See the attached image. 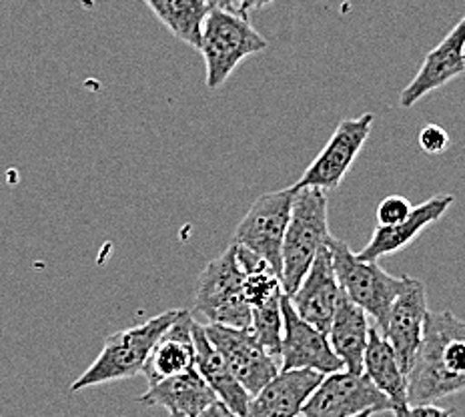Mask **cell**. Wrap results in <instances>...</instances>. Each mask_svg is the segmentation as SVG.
<instances>
[{
  "label": "cell",
  "instance_id": "1",
  "mask_svg": "<svg viewBox=\"0 0 465 417\" xmlns=\"http://www.w3.org/2000/svg\"><path fill=\"white\" fill-rule=\"evenodd\" d=\"M465 392V322L428 312L421 343L407 373V403H433Z\"/></svg>",
  "mask_w": 465,
  "mask_h": 417
},
{
  "label": "cell",
  "instance_id": "2",
  "mask_svg": "<svg viewBox=\"0 0 465 417\" xmlns=\"http://www.w3.org/2000/svg\"><path fill=\"white\" fill-rule=\"evenodd\" d=\"M183 312L185 309H169V312L147 319L144 323L123 329V332L106 337L101 353L89 365V370L73 382L71 392H81L86 390V387H96L111 382L131 380V377L139 375L153 345L177 322Z\"/></svg>",
  "mask_w": 465,
  "mask_h": 417
},
{
  "label": "cell",
  "instance_id": "3",
  "mask_svg": "<svg viewBox=\"0 0 465 417\" xmlns=\"http://www.w3.org/2000/svg\"><path fill=\"white\" fill-rule=\"evenodd\" d=\"M329 235L327 191L297 189L281 249V287L291 297Z\"/></svg>",
  "mask_w": 465,
  "mask_h": 417
},
{
  "label": "cell",
  "instance_id": "4",
  "mask_svg": "<svg viewBox=\"0 0 465 417\" xmlns=\"http://www.w3.org/2000/svg\"><path fill=\"white\" fill-rule=\"evenodd\" d=\"M265 48L267 41L251 26L247 16L211 8L203 21L199 43V51L207 66L205 83L209 89L215 91L225 84L247 56L263 53Z\"/></svg>",
  "mask_w": 465,
  "mask_h": 417
},
{
  "label": "cell",
  "instance_id": "5",
  "mask_svg": "<svg viewBox=\"0 0 465 417\" xmlns=\"http://www.w3.org/2000/svg\"><path fill=\"white\" fill-rule=\"evenodd\" d=\"M243 277L245 273L239 265L237 247L232 243L225 253L209 261L203 269L191 313L211 325L249 329L251 307L243 297Z\"/></svg>",
  "mask_w": 465,
  "mask_h": 417
},
{
  "label": "cell",
  "instance_id": "6",
  "mask_svg": "<svg viewBox=\"0 0 465 417\" xmlns=\"http://www.w3.org/2000/svg\"><path fill=\"white\" fill-rule=\"evenodd\" d=\"M327 247L331 251L333 269L341 287V293L360 305L373 319V325L383 333L391 303L403 287V275L393 277L377 261L357 259L345 241L329 237Z\"/></svg>",
  "mask_w": 465,
  "mask_h": 417
},
{
  "label": "cell",
  "instance_id": "7",
  "mask_svg": "<svg viewBox=\"0 0 465 417\" xmlns=\"http://www.w3.org/2000/svg\"><path fill=\"white\" fill-rule=\"evenodd\" d=\"M295 193L297 189L291 185L255 199L232 235V243L263 259L277 277H281V249Z\"/></svg>",
  "mask_w": 465,
  "mask_h": 417
},
{
  "label": "cell",
  "instance_id": "8",
  "mask_svg": "<svg viewBox=\"0 0 465 417\" xmlns=\"http://www.w3.org/2000/svg\"><path fill=\"white\" fill-rule=\"evenodd\" d=\"M391 412V403L365 373L335 372L325 375L309 395L303 417H353L357 413Z\"/></svg>",
  "mask_w": 465,
  "mask_h": 417
},
{
  "label": "cell",
  "instance_id": "9",
  "mask_svg": "<svg viewBox=\"0 0 465 417\" xmlns=\"http://www.w3.org/2000/svg\"><path fill=\"white\" fill-rule=\"evenodd\" d=\"M211 345L229 365L235 380L253 397L281 372L275 355L261 345L251 329H235L225 325H203Z\"/></svg>",
  "mask_w": 465,
  "mask_h": 417
},
{
  "label": "cell",
  "instance_id": "10",
  "mask_svg": "<svg viewBox=\"0 0 465 417\" xmlns=\"http://www.w3.org/2000/svg\"><path fill=\"white\" fill-rule=\"evenodd\" d=\"M371 124V113L339 123L323 151L317 154L315 161L309 164L293 187L333 191L341 185V181L345 179L349 169H351L357 154L363 149L365 141L370 139Z\"/></svg>",
  "mask_w": 465,
  "mask_h": 417
},
{
  "label": "cell",
  "instance_id": "11",
  "mask_svg": "<svg viewBox=\"0 0 465 417\" xmlns=\"http://www.w3.org/2000/svg\"><path fill=\"white\" fill-rule=\"evenodd\" d=\"M281 315H283V337H281V372L312 370L322 375L343 372V362L339 360L329 345L325 333L303 322L291 305L289 297H281Z\"/></svg>",
  "mask_w": 465,
  "mask_h": 417
},
{
  "label": "cell",
  "instance_id": "12",
  "mask_svg": "<svg viewBox=\"0 0 465 417\" xmlns=\"http://www.w3.org/2000/svg\"><path fill=\"white\" fill-rule=\"evenodd\" d=\"M428 312L430 309L425 285L420 279L403 275V287L391 303L385 332L381 335L395 352L405 377L410 373L415 352H418L421 343L425 315H428Z\"/></svg>",
  "mask_w": 465,
  "mask_h": 417
},
{
  "label": "cell",
  "instance_id": "13",
  "mask_svg": "<svg viewBox=\"0 0 465 417\" xmlns=\"http://www.w3.org/2000/svg\"><path fill=\"white\" fill-rule=\"evenodd\" d=\"M339 297H341V287H339L333 269L331 251H329L325 243L319 249L312 267H309L295 293L289 297V302L303 322L327 335L333 322Z\"/></svg>",
  "mask_w": 465,
  "mask_h": 417
},
{
  "label": "cell",
  "instance_id": "14",
  "mask_svg": "<svg viewBox=\"0 0 465 417\" xmlns=\"http://www.w3.org/2000/svg\"><path fill=\"white\" fill-rule=\"evenodd\" d=\"M461 74H465V16L425 56L418 74L401 91L400 104L403 109H411L425 94L441 89V86L458 79Z\"/></svg>",
  "mask_w": 465,
  "mask_h": 417
},
{
  "label": "cell",
  "instance_id": "15",
  "mask_svg": "<svg viewBox=\"0 0 465 417\" xmlns=\"http://www.w3.org/2000/svg\"><path fill=\"white\" fill-rule=\"evenodd\" d=\"M325 375L312 370L279 372L249 400L243 417H297Z\"/></svg>",
  "mask_w": 465,
  "mask_h": 417
},
{
  "label": "cell",
  "instance_id": "16",
  "mask_svg": "<svg viewBox=\"0 0 465 417\" xmlns=\"http://www.w3.org/2000/svg\"><path fill=\"white\" fill-rule=\"evenodd\" d=\"M453 205V195H435L428 199L421 205L413 207L410 217H407L400 225H391V227H383L380 225L360 253H355L357 259L361 261H377L385 255L397 253V251L405 249L410 243H413L415 239L420 237V233L423 229H428L433 223H438L445 211Z\"/></svg>",
  "mask_w": 465,
  "mask_h": 417
},
{
  "label": "cell",
  "instance_id": "17",
  "mask_svg": "<svg viewBox=\"0 0 465 417\" xmlns=\"http://www.w3.org/2000/svg\"><path fill=\"white\" fill-rule=\"evenodd\" d=\"M143 405H159L171 413V417H197L211 403L217 402L207 382L203 380L197 367L167 377L137 397Z\"/></svg>",
  "mask_w": 465,
  "mask_h": 417
},
{
  "label": "cell",
  "instance_id": "18",
  "mask_svg": "<svg viewBox=\"0 0 465 417\" xmlns=\"http://www.w3.org/2000/svg\"><path fill=\"white\" fill-rule=\"evenodd\" d=\"M193 322L195 317L185 309L183 315L163 333L153 345L147 362L143 365V375L147 383L154 385L167 377L183 373L195 367V345H193Z\"/></svg>",
  "mask_w": 465,
  "mask_h": 417
},
{
  "label": "cell",
  "instance_id": "19",
  "mask_svg": "<svg viewBox=\"0 0 465 417\" xmlns=\"http://www.w3.org/2000/svg\"><path fill=\"white\" fill-rule=\"evenodd\" d=\"M191 333H193V345H195L197 372L201 373L203 380L207 382V385L211 387L213 393L217 395V400L221 403H225L237 417H243L247 412L251 395L243 390V385L235 380V375L231 373L229 365L219 355L217 349L211 345L203 323L193 322Z\"/></svg>",
  "mask_w": 465,
  "mask_h": 417
},
{
  "label": "cell",
  "instance_id": "20",
  "mask_svg": "<svg viewBox=\"0 0 465 417\" xmlns=\"http://www.w3.org/2000/svg\"><path fill=\"white\" fill-rule=\"evenodd\" d=\"M370 315L341 293L327 339L335 355L343 362L345 372L363 373V355L367 342H370Z\"/></svg>",
  "mask_w": 465,
  "mask_h": 417
},
{
  "label": "cell",
  "instance_id": "21",
  "mask_svg": "<svg viewBox=\"0 0 465 417\" xmlns=\"http://www.w3.org/2000/svg\"><path fill=\"white\" fill-rule=\"evenodd\" d=\"M363 373L391 403V412L401 413L407 405V377L401 372L391 345L375 325L370 327V342L363 355Z\"/></svg>",
  "mask_w": 465,
  "mask_h": 417
},
{
  "label": "cell",
  "instance_id": "22",
  "mask_svg": "<svg viewBox=\"0 0 465 417\" xmlns=\"http://www.w3.org/2000/svg\"><path fill=\"white\" fill-rule=\"evenodd\" d=\"M144 3L173 36L199 48L203 21L211 11L205 0H144Z\"/></svg>",
  "mask_w": 465,
  "mask_h": 417
},
{
  "label": "cell",
  "instance_id": "23",
  "mask_svg": "<svg viewBox=\"0 0 465 417\" xmlns=\"http://www.w3.org/2000/svg\"><path fill=\"white\" fill-rule=\"evenodd\" d=\"M285 295V293H283ZM281 295V297H283ZM281 297L261 307L251 309V333L271 355H279L281 337H283V315H281Z\"/></svg>",
  "mask_w": 465,
  "mask_h": 417
},
{
  "label": "cell",
  "instance_id": "24",
  "mask_svg": "<svg viewBox=\"0 0 465 417\" xmlns=\"http://www.w3.org/2000/svg\"><path fill=\"white\" fill-rule=\"evenodd\" d=\"M411 203L405 197L400 195H390L385 197L380 207H377V223L383 227H391V225H400L411 213Z\"/></svg>",
  "mask_w": 465,
  "mask_h": 417
},
{
  "label": "cell",
  "instance_id": "25",
  "mask_svg": "<svg viewBox=\"0 0 465 417\" xmlns=\"http://www.w3.org/2000/svg\"><path fill=\"white\" fill-rule=\"evenodd\" d=\"M420 147L428 154H441L450 149V134L440 124H425L420 133Z\"/></svg>",
  "mask_w": 465,
  "mask_h": 417
},
{
  "label": "cell",
  "instance_id": "26",
  "mask_svg": "<svg viewBox=\"0 0 465 417\" xmlns=\"http://www.w3.org/2000/svg\"><path fill=\"white\" fill-rule=\"evenodd\" d=\"M395 417H455V412L435 403H415L407 405L405 410L401 413H397Z\"/></svg>",
  "mask_w": 465,
  "mask_h": 417
},
{
  "label": "cell",
  "instance_id": "27",
  "mask_svg": "<svg viewBox=\"0 0 465 417\" xmlns=\"http://www.w3.org/2000/svg\"><path fill=\"white\" fill-rule=\"evenodd\" d=\"M205 3L209 5V8H221V11H231L247 16L243 8H241V0H205Z\"/></svg>",
  "mask_w": 465,
  "mask_h": 417
},
{
  "label": "cell",
  "instance_id": "28",
  "mask_svg": "<svg viewBox=\"0 0 465 417\" xmlns=\"http://www.w3.org/2000/svg\"><path fill=\"white\" fill-rule=\"evenodd\" d=\"M197 417H237L232 413L225 403H221L219 400L215 403H211L205 412H201Z\"/></svg>",
  "mask_w": 465,
  "mask_h": 417
},
{
  "label": "cell",
  "instance_id": "29",
  "mask_svg": "<svg viewBox=\"0 0 465 417\" xmlns=\"http://www.w3.org/2000/svg\"><path fill=\"white\" fill-rule=\"evenodd\" d=\"M273 3L275 0H241V8H243L245 15H249L251 11H261V8H265Z\"/></svg>",
  "mask_w": 465,
  "mask_h": 417
},
{
  "label": "cell",
  "instance_id": "30",
  "mask_svg": "<svg viewBox=\"0 0 465 417\" xmlns=\"http://www.w3.org/2000/svg\"><path fill=\"white\" fill-rule=\"evenodd\" d=\"M373 413L371 412H363V413H357V415H353V417H371Z\"/></svg>",
  "mask_w": 465,
  "mask_h": 417
},
{
  "label": "cell",
  "instance_id": "31",
  "mask_svg": "<svg viewBox=\"0 0 465 417\" xmlns=\"http://www.w3.org/2000/svg\"><path fill=\"white\" fill-rule=\"evenodd\" d=\"M297 417H303V415H297Z\"/></svg>",
  "mask_w": 465,
  "mask_h": 417
}]
</instances>
